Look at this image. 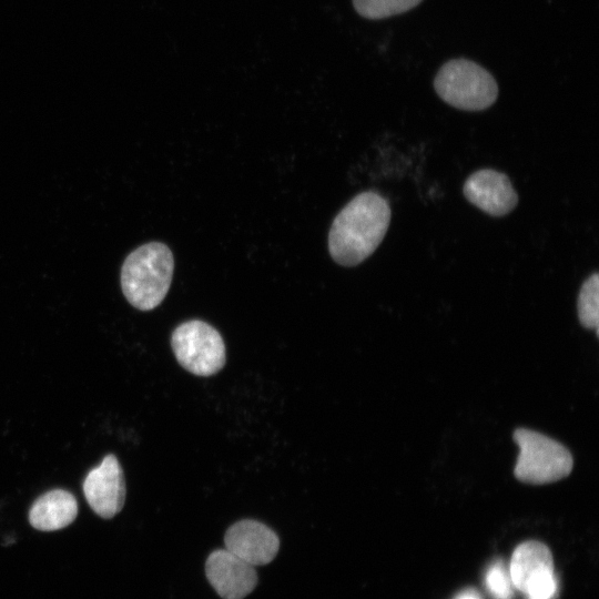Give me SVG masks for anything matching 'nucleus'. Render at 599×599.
I'll use <instances>...</instances> for the list:
<instances>
[{
    "instance_id": "4468645a",
    "label": "nucleus",
    "mask_w": 599,
    "mask_h": 599,
    "mask_svg": "<svg viewBox=\"0 0 599 599\" xmlns=\"http://www.w3.org/2000/svg\"><path fill=\"white\" fill-rule=\"evenodd\" d=\"M485 585L495 599H511L512 583L509 571L501 560L494 561L487 569L485 575Z\"/></svg>"
},
{
    "instance_id": "6e6552de",
    "label": "nucleus",
    "mask_w": 599,
    "mask_h": 599,
    "mask_svg": "<svg viewBox=\"0 0 599 599\" xmlns=\"http://www.w3.org/2000/svg\"><path fill=\"white\" fill-rule=\"evenodd\" d=\"M205 575L222 599H244L257 583L254 566L227 549H216L209 555Z\"/></svg>"
},
{
    "instance_id": "7ed1b4c3",
    "label": "nucleus",
    "mask_w": 599,
    "mask_h": 599,
    "mask_svg": "<svg viewBox=\"0 0 599 599\" xmlns=\"http://www.w3.org/2000/svg\"><path fill=\"white\" fill-rule=\"evenodd\" d=\"M434 89L447 104L464 111L486 110L498 97L490 72L465 58L446 61L435 75Z\"/></svg>"
},
{
    "instance_id": "20e7f679",
    "label": "nucleus",
    "mask_w": 599,
    "mask_h": 599,
    "mask_svg": "<svg viewBox=\"0 0 599 599\" xmlns=\"http://www.w3.org/2000/svg\"><path fill=\"white\" fill-rule=\"evenodd\" d=\"M512 439L519 447L515 477L530 485H545L567 477L573 467L570 451L559 441L531 429L517 428Z\"/></svg>"
},
{
    "instance_id": "1a4fd4ad",
    "label": "nucleus",
    "mask_w": 599,
    "mask_h": 599,
    "mask_svg": "<svg viewBox=\"0 0 599 599\" xmlns=\"http://www.w3.org/2000/svg\"><path fill=\"white\" fill-rule=\"evenodd\" d=\"M224 545L225 549L255 567L267 565L275 558L280 538L265 524L243 519L229 527Z\"/></svg>"
},
{
    "instance_id": "2eb2a0df",
    "label": "nucleus",
    "mask_w": 599,
    "mask_h": 599,
    "mask_svg": "<svg viewBox=\"0 0 599 599\" xmlns=\"http://www.w3.org/2000/svg\"><path fill=\"white\" fill-rule=\"evenodd\" d=\"M455 599H481L479 593L474 589H466L459 592Z\"/></svg>"
},
{
    "instance_id": "39448f33",
    "label": "nucleus",
    "mask_w": 599,
    "mask_h": 599,
    "mask_svg": "<svg viewBox=\"0 0 599 599\" xmlns=\"http://www.w3.org/2000/svg\"><path fill=\"white\" fill-rule=\"evenodd\" d=\"M171 345L179 364L194 375H214L225 364L224 341L206 322L191 319L180 324L172 333Z\"/></svg>"
},
{
    "instance_id": "9b49d317",
    "label": "nucleus",
    "mask_w": 599,
    "mask_h": 599,
    "mask_svg": "<svg viewBox=\"0 0 599 599\" xmlns=\"http://www.w3.org/2000/svg\"><path fill=\"white\" fill-rule=\"evenodd\" d=\"M78 504L74 496L63 489H53L41 495L29 510L31 526L41 531H53L69 526L77 517Z\"/></svg>"
},
{
    "instance_id": "423d86ee",
    "label": "nucleus",
    "mask_w": 599,
    "mask_h": 599,
    "mask_svg": "<svg viewBox=\"0 0 599 599\" xmlns=\"http://www.w3.org/2000/svg\"><path fill=\"white\" fill-rule=\"evenodd\" d=\"M509 576L515 588L527 599H552L557 590L552 555L536 540L518 545L511 556Z\"/></svg>"
},
{
    "instance_id": "f8f14e48",
    "label": "nucleus",
    "mask_w": 599,
    "mask_h": 599,
    "mask_svg": "<svg viewBox=\"0 0 599 599\" xmlns=\"http://www.w3.org/2000/svg\"><path fill=\"white\" fill-rule=\"evenodd\" d=\"M577 313L580 324L587 329L599 327V275H590L582 284L578 300Z\"/></svg>"
},
{
    "instance_id": "9d476101",
    "label": "nucleus",
    "mask_w": 599,
    "mask_h": 599,
    "mask_svg": "<svg viewBox=\"0 0 599 599\" xmlns=\"http://www.w3.org/2000/svg\"><path fill=\"white\" fill-rule=\"evenodd\" d=\"M465 197L493 216L510 213L518 203V194L509 177L496 170L483 169L468 176L464 184Z\"/></svg>"
},
{
    "instance_id": "f03ea898",
    "label": "nucleus",
    "mask_w": 599,
    "mask_h": 599,
    "mask_svg": "<svg viewBox=\"0 0 599 599\" xmlns=\"http://www.w3.org/2000/svg\"><path fill=\"white\" fill-rule=\"evenodd\" d=\"M174 258L161 242L143 244L131 252L121 268V287L128 302L140 311L155 308L166 296Z\"/></svg>"
},
{
    "instance_id": "ddd939ff",
    "label": "nucleus",
    "mask_w": 599,
    "mask_h": 599,
    "mask_svg": "<svg viewBox=\"0 0 599 599\" xmlns=\"http://www.w3.org/2000/svg\"><path fill=\"white\" fill-rule=\"evenodd\" d=\"M423 0H352L354 9L363 18L380 20L402 14L417 7Z\"/></svg>"
},
{
    "instance_id": "0eeeda50",
    "label": "nucleus",
    "mask_w": 599,
    "mask_h": 599,
    "mask_svg": "<svg viewBox=\"0 0 599 599\" xmlns=\"http://www.w3.org/2000/svg\"><path fill=\"white\" fill-rule=\"evenodd\" d=\"M89 506L102 518L109 519L121 511L125 499V483L121 465L112 454L91 469L83 481Z\"/></svg>"
},
{
    "instance_id": "f257e3e1",
    "label": "nucleus",
    "mask_w": 599,
    "mask_h": 599,
    "mask_svg": "<svg viewBox=\"0 0 599 599\" xmlns=\"http://www.w3.org/2000/svg\"><path fill=\"white\" fill-rule=\"evenodd\" d=\"M388 201L374 191L357 194L336 215L328 234V251L343 266H355L370 256L390 222Z\"/></svg>"
}]
</instances>
